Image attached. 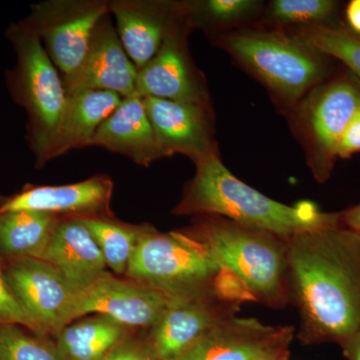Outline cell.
<instances>
[{
    "label": "cell",
    "instance_id": "6da1fadb",
    "mask_svg": "<svg viewBox=\"0 0 360 360\" xmlns=\"http://www.w3.org/2000/svg\"><path fill=\"white\" fill-rule=\"evenodd\" d=\"M290 293L300 310V335L338 342L360 328V245L345 227L302 232L288 239Z\"/></svg>",
    "mask_w": 360,
    "mask_h": 360
},
{
    "label": "cell",
    "instance_id": "7a4b0ae2",
    "mask_svg": "<svg viewBox=\"0 0 360 360\" xmlns=\"http://www.w3.org/2000/svg\"><path fill=\"white\" fill-rule=\"evenodd\" d=\"M177 214L213 215L290 239L302 232L342 226L341 212H322L311 201L286 205L252 188L224 167L219 155L195 162Z\"/></svg>",
    "mask_w": 360,
    "mask_h": 360
},
{
    "label": "cell",
    "instance_id": "3957f363",
    "mask_svg": "<svg viewBox=\"0 0 360 360\" xmlns=\"http://www.w3.org/2000/svg\"><path fill=\"white\" fill-rule=\"evenodd\" d=\"M221 269L231 272L255 302L283 307L290 300L288 240L224 217H206L193 232Z\"/></svg>",
    "mask_w": 360,
    "mask_h": 360
},
{
    "label": "cell",
    "instance_id": "277c9868",
    "mask_svg": "<svg viewBox=\"0 0 360 360\" xmlns=\"http://www.w3.org/2000/svg\"><path fill=\"white\" fill-rule=\"evenodd\" d=\"M222 45L285 103H297L328 75V56L284 33L236 32Z\"/></svg>",
    "mask_w": 360,
    "mask_h": 360
},
{
    "label": "cell",
    "instance_id": "5b68a950",
    "mask_svg": "<svg viewBox=\"0 0 360 360\" xmlns=\"http://www.w3.org/2000/svg\"><path fill=\"white\" fill-rule=\"evenodd\" d=\"M220 271L205 246L187 232L141 227L127 274L170 297L184 298L213 290Z\"/></svg>",
    "mask_w": 360,
    "mask_h": 360
},
{
    "label": "cell",
    "instance_id": "8992f818",
    "mask_svg": "<svg viewBox=\"0 0 360 360\" xmlns=\"http://www.w3.org/2000/svg\"><path fill=\"white\" fill-rule=\"evenodd\" d=\"M8 37L18 56L13 92L30 116V142L37 158L58 124L68 94L63 77L34 33L20 22L9 28Z\"/></svg>",
    "mask_w": 360,
    "mask_h": 360
},
{
    "label": "cell",
    "instance_id": "52a82bcc",
    "mask_svg": "<svg viewBox=\"0 0 360 360\" xmlns=\"http://www.w3.org/2000/svg\"><path fill=\"white\" fill-rule=\"evenodd\" d=\"M108 14L106 0H47L33 4L22 23L39 37L65 77L82 63L97 23Z\"/></svg>",
    "mask_w": 360,
    "mask_h": 360
},
{
    "label": "cell",
    "instance_id": "ba28073f",
    "mask_svg": "<svg viewBox=\"0 0 360 360\" xmlns=\"http://www.w3.org/2000/svg\"><path fill=\"white\" fill-rule=\"evenodd\" d=\"M360 108V82L341 77L312 90L300 108V120L315 179L328 180L341 135Z\"/></svg>",
    "mask_w": 360,
    "mask_h": 360
},
{
    "label": "cell",
    "instance_id": "9c48e42d",
    "mask_svg": "<svg viewBox=\"0 0 360 360\" xmlns=\"http://www.w3.org/2000/svg\"><path fill=\"white\" fill-rule=\"evenodd\" d=\"M238 302L220 297L214 288L175 298L156 322L149 349L153 360H181L217 324L238 311Z\"/></svg>",
    "mask_w": 360,
    "mask_h": 360
},
{
    "label": "cell",
    "instance_id": "30bf717a",
    "mask_svg": "<svg viewBox=\"0 0 360 360\" xmlns=\"http://www.w3.org/2000/svg\"><path fill=\"white\" fill-rule=\"evenodd\" d=\"M187 25L184 8L168 30L155 58L137 70L135 96H151L208 108V97L188 51Z\"/></svg>",
    "mask_w": 360,
    "mask_h": 360
},
{
    "label": "cell",
    "instance_id": "8fae6325",
    "mask_svg": "<svg viewBox=\"0 0 360 360\" xmlns=\"http://www.w3.org/2000/svg\"><path fill=\"white\" fill-rule=\"evenodd\" d=\"M7 281L44 335H58L72 322L77 290L42 259H15L6 272Z\"/></svg>",
    "mask_w": 360,
    "mask_h": 360
},
{
    "label": "cell",
    "instance_id": "7c38bea8",
    "mask_svg": "<svg viewBox=\"0 0 360 360\" xmlns=\"http://www.w3.org/2000/svg\"><path fill=\"white\" fill-rule=\"evenodd\" d=\"M174 300L155 288L105 272L77 288L72 321L94 314L110 317L127 328H153Z\"/></svg>",
    "mask_w": 360,
    "mask_h": 360
},
{
    "label": "cell",
    "instance_id": "4fadbf2b",
    "mask_svg": "<svg viewBox=\"0 0 360 360\" xmlns=\"http://www.w3.org/2000/svg\"><path fill=\"white\" fill-rule=\"evenodd\" d=\"M293 328L231 316L217 324L181 360H283Z\"/></svg>",
    "mask_w": 360,
    "mask_h": 360
},
{
    "label": "cell",
    "instance_id": "5bb4252c",
    "mask_svg": "<svg viewBox=\"0 0 360 360\" xmlns=\"http://www.w3.org/2000/svg\"><path fill=\"white\" fill-rule=\"evenodd\" d=\"M136 75L137 68L123 49L110 13L97 23L77 70L63 80L68 96L101 90L127 98L135 96Z\"/></svg>",
    "mask_w": 360,
    "mask_h": 360
},
{
    "label": "cell",
    "instance_id": "9a60e30c",
    "mask_svg": "<svg viewBox=\"0 0 360 360\" xmlns=\"http://www.w3.org/2000/svg\"><path fill=\"white\" fill-rule=\"evenodd\" d=\"M165 158L179 153L194 162L217 155L208 108L155 97H142Z\"/></svg>",
    "mask_w": 360,
    "mask_h": 360
},
{
    "label": "cell",
    "instance_id": "2e32d148",
    "mask_svg": "<svg viewBox=\"0 0 360 360\" xmlns=\"http://www.w3.org/2000/svg\"><path fill=\"white\" fill-rule=\"evenodd\" d=\"M108 6L123 49L137 70L155 58L168 30L182 14L179 2L111 0Z\"/></svg>",
    "mask_w": 360,
    "mask_h": 360
},
{
    "label": "cell",
    "instance_id": "e0dca14e",
    "mask_svg": "<svg viewBox=\"0 0 360 360\" xmlns=\"http://www.w3.org/2000/svg\"><path fill=\"white\" fill-rule=\"evenodd\" d=\"M112 181L105 176L68 184L25 189L0 205V214L13 212H40L70 217H108Z\"/></svg>",
    "mask_w": 360,
    "mask_h": 360
},
{
    "label": "cell",
    "instance_id": "ac0fdd59",
    "mask_svg": "<svg viewBox=\"0 0 360 360\" xmlns=\"http://www.w3.org/2000/svg\"><path fill=\"white\" fill-rule=\"evenodd\" d=\"M122 97L110 91L91 90L68 96L65 108L37 163L89 148L101 123L116 110Z\"/></svg>",
    "mask_w": 360,
    "mask_h": 360
},
{
    "label": "cell",
    "instance_id": "d6986e66",
    "mask_svg": "<svg viewBox=\"0 0 360 360\" xmlns=\"http://www.w3.org/2000/svg\"><path fill=\"white\" fill-rule=\"evenodd\" d=\"M90 146H98L130 158L136 165L149 167L165 158L139 96L122 98L116 110L96 130Z\"/></svg>",
    "mask_w": 360,
    "mask_h": 360
},
{
    "label": "cell",
    "instance_id": "ffe728a7",
    "mask_svg": "<svg viewBox=\"0 0 360 360\" xmlns=\"http://www.w3.org/2000/svg\"><path fill=\"white\" fill-rule=\"evenodd\" d=\"M41 259L75 288L103 276L108 267L96 240L78 217L58 220Z\"/></svg>",
    "mask_w": 360,
    "mask_h": 360
},
{
    "label": "cell",
    "instance_id": "44dd1931",
    "mask_svg": "<svg viewBox=\"0 0 360 360\" xmlns=\"http://www.w3.org/2000/svg\"><path fill=\"white\" fill-rule=\"evenodd\" d=\"M127 326L96 314L70 323L58 333L56 347L65 360H104L127 340Z\"/></svg>",
    "mask_w": 360,
    "mask_h": 360
},
{
    "label": "cell",
    "instance_id": "7402d4cb",
    "mask_svg": "<svg viewBox=\"0 0 360 360\" xmlns=\"http://www.w3.org/2000/svg\"><path fill=\"white\" fill-rule=\"evenodd\" d=\"M58 215L40 212L0 214V252L15 259H41L58 224Z\"/></svg>",
    "mask_w": 360,
    "mask_h": 360
},
{
    "label": "cell",
    "instance_id": "603a6c76",
    "mask_svg": "<svg viewBox=\"0 0 360 360\" xmlns=\"http://www.w3.org/2000/svg\"><path fill=\"white\" fill-rule=\"evenodd\" d=\"M290 37L328 58L341 61L360 82V35L347 26H296Z\"/></svg>",
    "mask_w": 360,
    "mask_h": 360
},
{
    "label": "cell",
    "instance_id": "cb8c5ba5",
    "mask_svg": "<svg viewBox=\"0 0 360 360\" xmlns=\"http://www.w3.org/2000/svg\"><path fill=\"white\" fill-rule=\"evenodd\" d=\"M94 238L108 267L116 274H127L141 229L113 221L108 217H78Z\"/></svg>",
    "mask_w": 360,
    "mask_h": 360
},
{
    "label": "cell",
    "instance_id": "d4e9b609",
    "mask_svg": "<svg viewBox=\"0 0 360 360\" xmlns=\"http://www.w3.org/2000/svg\"><path fill=\"white\" fill-rule=\"evenodd\" d=\"M260 2L253 0H201L182 2L184 15L189 27L210 30L217 26L232 25L253 15Z\"/></svg>",
    "mask_w": 360,
    "mask_h": 360
},
{
    "label": "cell",
    "instance_id": "484cf974",
    "mask_svg": "<svg viewBox=\"0 0 360 360\" xmlns=\"http://www.w3.org/2000/svg\"><path fill=\"white\" fill-rule=\"evenodd\" d=\"M340 4L333 0H276L270 4V20L278 25H335Z\"/></svg>",
    "mask_w": 360,
    "mask_h": 360
},
{
    "label": "cell",
    "instance_id": "4316f807",
    "mask_svg": "<svg viewBox=\"0 0 360 360\" xmlns=\"http://www.w3.org/2000/svg\"><path fill=\"white\" fill-rule=\"evenodd\" d=\"M0 360H65L56 343L44 336H32L20 326L7 324L0 328Z\"/></svg>",
    "mask_w": 360,
    "mask_h": 360
},
{
    "label": "cell",
    "instance_id": "83f0119b",
    "mask_svg": "<svg viewBox=\"0 0 360 360\" xmlns=\"http://www.w3.org/2000/svg\"><path fill=\"white\" fill-rule=\"evenodd\" d=\"M0 324L23 326L39 336H44L39 324L27 314L20 300L14 295L7 281L6 274L1 269H0Z\"/></svg>",
    "mask_w": 360,
    "mask_h": 360
},
{
    "label": "cell",
    "instance_id": "f1b7e54d",
    "mask_svg": "<svg viewBox=\"0 0 360 360\" xmlns=\"http://www.w3.org/2000/svg\"><path fill=\"white\" fill-rule=\"evenodd\" d=\"M357 153H360V108L341 135L336 148V158L345 160Z\"/></svg>",
    "mask_w": 360,
    "mask_h": 360
},
{
    "label": "cell",
    "instance_id": "f546056e",
    "mask_svg": "<svg viewBox=\"0 0 360 360\" xmlns=\"http://www.w3.org/2000/svg\"><path fill=\"white\" fill-rule=\"evenodd\" d=\"M104 360H153L149 348L135 341L124 340Z\"/></svg>",
    "mask_w": 360,
    "mask_h": 360
},
{
    "label": "cell",
    "instance_id": "4dcf8cb0",
    "mask_svg": "<svg viewBox=\"0 0 360 360\" xmlns=\"http://www.w3.org/2000/svg\"><path fill=\"white\" fill-rule=\"evenodd\" d=\"M347 27L352 32L360 35V0H352L345 8Z\"/></svg>",
    "mask_w": 360,
    "mask_h": 360
},
{
    "label": "cell",
    "instance_id": "1f68e13d",
    "mask_svg": "<svg viewBox=\"0 0 360 360\" xmlns=\"http://www.w3.org/2000/svg\"><path fill=\"white\" fill-rule=\"evenodd\" d=\"M340 345L348 360H360V328Z\"/></svg>",
    "mask_w": 360,
    "mask_h": 360
},
{
    "label": "cell",
    "instance_id": "d6a6232c",
    "mask_svg": "<svg viewBox=\"0 0 360 360\" xmlns=\"http://www.w3.org/2000/svg\"><path fill=\"white\" fill-rule=\"evenodd\" d=\"M341 224L345 229L360 233V205L341 212Z\"/></svg>",
    "mask_w": 360,
    "mask_h": 360
},
{
    "label": "cell",
    "instance_id": "836d02e7",
    "mask_svg": "<svg viewBox=\"0 0 360 360\" xmlns=\"http://www.w3.org/2000/svg\"><path fill=\"white\" fill-rule=\"evenodd\" d=\"M355 233H356V232H355ZM356 234H357V238H359V245H360V233H356Z\"/></svg>",
    "mask_w": 360,
    "mask_h": 360
},
{
    "label": "cell",
    "instance_id": "e575fe53",
    "mask_svg": "<svg viewBox=\"0 0 360 360\" xmlns=\"http://www.w3.org/2000/svg\"><path fill=\"white\" fill-rule=\"evenodd\" d=\"M266 360H279V359H266Z\"/></svg>",
    "mask_w": 360,
    "mask_h": 360
},
{
    "label": "cell",
    "instance_id": "d590c367",
    "mask_svg": "<svg viewBox=\"0 0 360 360\" xmlns=\"http://www.w3.org/2000/svg\"><path fill=\"white\" fill-rule=\"evenodd\" d=\"M0 328H1V324H0Z\"/></svg>",
    "mask_w": 360,
    "mask_h": 360
}]
</instances>
